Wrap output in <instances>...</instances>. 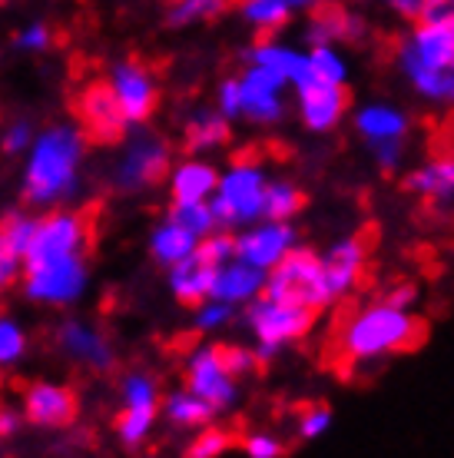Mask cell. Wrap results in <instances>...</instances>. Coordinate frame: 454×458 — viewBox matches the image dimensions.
I'll return each instance as SVG.
<instances>
[{
    "instance_id": "1",
    "label": "cell",
    "mask_w": 454,
    "mask_h": 458,
    "mask_svg": "<svg viewBox=\"0 0 454 458\" xmlns=\"http://www.w3.org/2000/svg\"><path fill=\"white\" fill-rule=\"evenodd\" d=\"M87 157H90V140L83 137V130L73 120L40 126L30 149L23 153V203L40 213L70 207L87 180Z\"/></svg>"
},
{
    "instance_id": "2",
    "label": "cell",
    "mask_w": 454,
    "mask_h": 458,
    "mask_svg": "<svg viewBox=\"0 0 454 458\" xmlns=\"http://www.w3.org/2000/svg\"><path fill=\"white\" fill-rule=\"evenodd\" d=\"M428 326L425 319H415L411 312H395L388 306H368L355 312L341 329V355L352 362H372L398 352H415L425 345Z\"/></svg>"
},
{
    "instance_id": "3",
    "label": "cell",
    "mask_w": 454,
    "mask_h": 458,
    "mask_svg": "<svg viewBox=\"0 0 454 458\" xmlns=\"http://www.w3.org/2000/svg\"><path fill=\"white\" fill-rule=\"evenodd\" d=\"M265 170L256 157H236L219 173L216 193L209 199L219 233L249 229L262 223V193H265Z\"/></svg>"
},
{
    "instance_id": "4",
    "label": "cell",
    "mask_w": 454,
    "mask_h": 458,
    "mask_svg": "<svg viewBox=\"0 0 454 458\" xmlns=\"http://www.w3.org/2000/svg\"><path fill=\"white\" fill-rule=\"evenodd\" d=\"M172 166L170 140L159 137L149 126H133L116 149L114 163H110V186L116 193H147L159 180H166Z\"/></svg>"
},
{
    "instance_id": "5",
    "label": "cell",
    "mask_w": 454,
    "mask_h": 458,
    "mask_svg": "<svg viewBox=\"0 0 454 458\" xmlns=\"http://www.w3.org/2000/svg\"><path fill=\"white\" fill-rule=\"evenodd\" d=\"M262 296L273 299V302H285V306H298V310L308 312L329 310L332 302H335L329 293V283H325L322 256H315L306 246H296L273 273H265Z\"/></svg>"
},
{
    "instance_id": "6",
    "label": "cell",
    "mask_w": 454,
    "mask_h": 458,
    "mask_svg": "<svg viewBox=\"0 0 454 458\" xmlns=\"http://www.w3.org/2000/svg\"><path fill=\"white\" fill-rule=\"evenodd\" d=\"M23 296L37 306L50 310H70L90 289V266L87 256H67V259H46V263H23L21 276Z\"/></svg>"
},
{
    "instance_id": "7",
    "label": "cell",
    "mask_w": 454,
    "mask_h": 458,
    "mask_svg": "<svg viewBox=\"0 0 454 458\" xmlns=\"http://www.w3.org/2000/svg\"><path fill=\"white\" fill-rule=\"evenodd\" d=\"M90 246V219L73 207L50 209L37 216L34 240L23 256V263H46V259H67V256H87Z\"/></svg>"
},
{
    "instance_id": "8",
    "label": "cell",
    "mask_w": 454,
    "mask_h": 458,
    "mask_svg": "<svg viewBox=\"0 0 454 458\" xmlns=\"http://www.w3.org/2000/svg\"><path fill=\"white\" fill-rule=\"evenodd\" d=\"M106 90L110 97L116 100L120 106V114H123L126 126L133 130V126H147V120L156 114L159 106V83L153 77V70L137 57H123V60H114L110 67H106Z\"/></svg>"
},
{
    "instance_id": "9",
    "label": "cell",
    "mask_w": 454,
    "mask_h": 458,
    "mask_svg": "<svg viewBox=\"0 0 454 458\" xmlns=\"http://www.w3.org/2000/svg\"><path fill=\"white\" fill-rule=\"evenodd\" d=\"M242 322H246V329L256 335V345H265V349L282 352L285 345L298 343V339H306V335L312 333L315 312L259 296L256 302H249V306L242 310Z\"/></svg>"
},
{
    "instance_id": "10",
    "label": "cell",
    "mask_w": 454,
    "mask_h": 458,
    "mask_svg": "<svg viewBox=\"0 0 454 458\" xmlns=\"http://www.w3.org/2000/svg\"><path fill=\"white\" fill-rule=\"evenodd\" d=\"M193 395L213 405V412H229L239 402V382L226 376V369L219 362V349L213 343L196 345L193 352L186 355V386Z\"/></svg>"
},
{
    "instance_id": "11",
    "label": "cell",
    "mask_w": 454,
    "mask_h": 458,
    "mask_svg": "<svg viewBox=\"0 0 454 458\" xmlns=\"http://www.w3.org/2000/svg\"><path fill=\"white\" fill-rule=\"evenodd\" d=\"M236 259L259 273H273L289 252L298 246V229L292 223H256L232 233Z\"/></svg>"
},
{
    "instance_id": "12",
    "label": "cell",
    "mask_w": 454,
    "mask_h": 458,
    "mask_svg": "<svg viewBox=\"0 0 454 458\" xmlns=\"http://www.w3.org/2000/svg\"><path fill=\"white\" fill-rule=\"evenodd\" d=\"M398 67L408 73V81L451 70L454 37L448 34V27H425V23H418L398 47Z\"/></svg>"
},
{
    "instance_id": "13",
    "label": "cell",
    "mask_w": 454,
    "mask_h": 458,
    "mask_svg": "<svg viewBox=\"0 0 454 458\" xmlns=\"http://www.w3.org/2000/svg\"><path fill=\"white\" fill-rule=\"evenodd\" d=\"M57 349L67 355L70 362H77L83 369H93V372H106L114 369L116 352L114 343L106 339L100 326H93L90 319L83 316H67V319L57 326Z\"/></svg>"
},
{
    "instance_id": "14",
    "label": "cell",
    "mask_w": 454,
    "mask_h": 458,
    "mask_svg": "<svg viewBox=\"0 0 454 458\" xmlns=\"http://www.w3.org/2000/svg\"><path fill=\"white\" fill-rule=\"evenodd\" d=\"M77 116V126L83 130V137L93 140V143H120L130 133L120 106H116V100L110 97L103 81H93L80 90Z\"/></svg>"
},
{
    "instance_id": "15",
    "label": "cell",
    "mask_w": 454,
    "mask_h": 458,
    "mask_svg": "<svg viewBox=\"0 0 454 458\" xmlns=\"http://www.w3.org/2000/svg\"><path fill=\"white\" fill-rule=\"evenodd\" d=\"M239 81V100H242V116L249 123L259 126H273L285 116V104H282V87L285 77L275 73L269 67H246Z\"/></svg>"
},
{
    "instance_id": "16",
    "label": "cell",
    "mask_w": 454,
    "mask_h": 458,
    "mask_svg": "<svg viewBox=\"0 0 454 458\" xmlns=\"http://www.w3.org/2000/svg\"><path fill=\"white\" fill-rule=\"evenodd\" d=\"M23 422L34 428H67L77 419V395L63 382L40 378L34 386H27L21 399Z\"/></svg>"
},
{
    "instance_id": "17",
    "label": "cell",
    "mask_w": 454,
    "mask_h": 458,
    "mask_svg": "<svg viewBox=\"0 0 454 458\" xmlns=\"http://www.w3.org/2000/svg\"><path fill=\"white\" fill-rule=\"evenodd\" d=\"M298 93V114H302V123L312 130V133H329L341 123V116L352 104V93L349 87H332V83L315 81L306 90Z\"/></svg>"
},
{
    "instance_id": "18",
    "label": "cell",
    "mask_w": 454,
    "mask_h": 458,
    "mask_svg": "<svg viewBox=\"0 0 454 458\" xmlns=\"http://www.w3.org/2000/svg\"><path fill=\"white\" fill-rule=\"evenodd\" d=\"M306 27V40L312 44V50L332 44H358L368 34V23L358 13L345 11V7H312Z\"/></svg>"
},
{
    "instance_id": "19",
    "label": "cell",
    "mask_w": 454,
    "mask_h": 458,
    "mask_svg": "<svg viewBox=\"0 0 454 458\" xmlns=\"http://www.w3.org/2000/svg\"><path fill=\"white\" fill-rule=\"evenodd\" d=\"M216 183L219 170L199 157H186V160L172 163L166 173V190H170L172 203H209L216 193Z\"/></svg>"
},
{
    "instance_id": "20",
    "label": "cell",
    "mask_w": 454,
    "mask_h": 458,
    "mask_svg": "<svg viewBox=\"0 0 454 458\" xmlns=\"http://www.w3.org/2000/svg\"><path fill=\"white\" fill-rule=\"evenodd\" d=\"M262 289H265V273H259V269H252V266L232 259V263H226L223 269H216V273H213L209 299H213V302H223V306H232V310H239V306H249V302H256V299L262 296Z\"/></svg>"
},
{
    "instance_id": "21",
    "label": "cell",
    "mask_w": 454,
    "mask_h": 458,
    "mask_svg": "<svg viewBox=\"0 0 454 458\" xmlns=\"http://www.w3.org/2000/svg\"><path fill=\"white\" fill-rule=\"evenodd\" d=\"M365 242L358 236H349V240H339L325 256H322V269H325V283H329L332 299H341L349 289L362 279L365 269Z\"/></svg>"
},
{
    "instance_id": "22",
    "label": "cell",
    "mask_w": 454,
    "mask_h": 458,
    "mask_svg": "<svg viewBox=\"0 0 454 458\" xmlns=\"http://www.w3.org/2000/svg\"><path fill=\"white\" fill-rule=\"evenodd\" d=\"M405 193L432 199L434 207H454V160H432L401 180Z\"/></svg>"
},
{
    "instance_id": "23",
    "label": "cell",
    "mask_w": 454,
    "mask_h": 458,
    "mask_svg": "<svg viewBox=\"0 0 454 458\" xmlns=\"http://www.w3.org/2000/svg\"><path fill=\"white\" fill-rule=\"evenodd\" d=\"M232 137V130L216 110H193L182 123V143H186V153L189 157H199V153H209V149H223Z\"/></svg>"
},
{
    "instance_id": "24",
    "label": "cell",
    "mask_w": 454,
    "mask_h": 458,
    "mask_svg": "<svg viewBox=\"0 0 454 458\" xmlns=\"http://www.w3.org/2000/svg\"><path fill=\"white\" fill-rule=\"evenodd\" d=\"M159 415L172 425V428H186V432H203L213 425L216 412L213 405H206L199 395H193L189 389H172L159 399Z\"/></svg>"
},
{
    "instance_id": "25",
    "label": "cell",
    "mask_w": 454,
    "mask_h": 458,
    "mask_svg": "<svg viewBox=\"0 0 454 458\" xmlns=\"http://www.w3.org/2000/svg\"><path fill=\"white\" fill-rule=\"evenodd\" d=\"M196 246H199V242H196L186 229H180L176 223H170L166 216L149 229V256H153L159 266H166V269L186 263V259L196 252Z\"/></svg>"
},
{
    "instance_id": "26",
    "label": "cell",
    "mask_w": 454,
    "mask_h": 458,
    "mask_svg": "<svg viewBox=\"0 0 454 458\" xmlns=\"http://www.w3.org/2000/svg\"><path fill=\"white\" fill-rule=\"evenodd\" d=\"M355 126H358V133H362L368 143H388V140H405L411 123L398 106L372 104L355 114Z\"/></svg>"
},
{
    "instance_id": "27",
    "label": "cell",
    "mask_w": 454,
    "mask_h": 458,
    "mask_svg": "<svg viewBox=\"0 0 454 458\" xmlns=\"http://www.w3.org/2000/svg\"><path fill=\"white\" fill-rule=\"evenodd\" d=\"M298 11H312V4H306V0H246L239 7V17L249 27H256L259 34H275Z\"/></svg>"
},
{
    "instance_id": "28",
    "label": "cell",
    "mask_w": 454,
    "mask_h": 458,
    "mask_svg": "<svg viewBox=\"0 0 454 458\" xmlns=\"http://www.w3.org/2000/svg\"><path fill=\"white\" fill-rule=\"evenodd\" d=\"M159 382L143 369H130L120 382V412L130 415H156L159 419Z\"/></svg>"
},
{
    "instance_id": "29",
    "label": "cell",
    "mask_w": 454,
    "mask_h": 458,
    "mask_svg": "<svg viewBox=\"0 0 454 458\" xmlns=\"http://www.w3.org/2000/svg\"><path fill=\"white\" fill-rule=\"evenodd\" d=\"M170 273V293L180 299L182 306H203L209 299V286H213V269H206L199 259H186V263L166 269Z\"/></svg>"
},
{
    "instance_id": "30",
    "label": "cell",
    "mask_w": 454,
    "mask_h": 458,
    "mask_svg": "<svg viewBox=\"0 0 454 458\" xmlns=\"http://www.w3.org/2000/svg\"><path fill=\"white\" fill-rule=\"evenodd\" d=\"M308 196L289 180H273L265 183L262 193V223H292L306 209Z\"/></svg>"
},
{
    "instance_id": "31",
    "label": "cell",
    "mask_w": 454,
    "mask_h": 458,
    "mask_svg": "<svg viewBox=\"0 0 454 458\" xmlns=\"http://www.w3.org/2000/svg\"><path fill=\"white\" fill-rule=\"evenodd\" d=\"M166 219H170V223H176L180 229H186L196 242L206 240V236H213V233H219L209 203H170V213H166Z\"/></svg>"
},
{
    "instance_id": "32",
    "label": "cell",
    "mask_w": 454,
    "mask_h": 458,
    "mask_svg": "<svg viewBox=\"0 0 454 458\" xmlns=\"http://www.w3.org/2000/svg\"><path fill=\"white\" fill-rule=\"evenodd\" d=\"M27 349H30V335L21 326V319L0 312V369L21 366Z\"/></svg>"
},
{
    "instance_id": "33",
    "label": "cell",
    "mask_w": 454,
    "mask_h": 458,
    "mask_svg": "<svg viewBox=\"0 0 454 458\" xmlns=\"http://www.w3.org/2000/svg\"><path fill=\"white\" fill-rule=\"evenodd\" d=\"M219 13H226L223 0H180L166 11V27L182 30V27H193L199 21H213Z\"/></svg>"
},
{
    "instance_id": "34",
    "label": "cell",
    "mask_w": 454,
    "mask_h": 458,
    "mask_svg": "<svg viewBox=\"0 0 454 458\" xmlns=\"http://www.w3.org/2000/svg\"><path fill=\"white\" fill-rule=\"evenodd\" d=\"M34 229H37V213H30V209H11L7 216L0 219V236L11 242L21 256H27V250H30Z\"/></svg>"
},
{
    "instance_id": "35",
    "label": "cell",
    "mask_w": 454,
    "mask_h": 458,
    "mask_svg": "<svg viewBox=\"0 0 454 458\" xmlns=\"http://www.w3.org/2000/svg\"><path fill=\"white\" fill-rule=\"evenodd\" d=\"M193 259H199V263H203L206 269H213V273L223 269L226 263H232V259H236V242H232V233H213V236L199 240Z\"/></svg>"
},
{
    "instance_id": "36",
    "label": "cell",
    "mask_w": 454,
    "mask_h": 458,
    "mask_svg": "<svg viewBox=\"0 0 454 458\" xmlns=\"http://www.w3.org/2000/svg\"><path fill=\"white\" fill-rule=\"evenodd\" d=\"M37 137V126L30 116H13L11 123L0 126V153L4 157H23Z\"/></svg>"
},
{
    "instance_id": "37",
    "label": "cell",
    "mask_w": 454,
    "mask_h": 458,
    "mask_svg": "<svg viewBox=\"0 0 454 458\" xmlns=\"http://www.w3.org/2000/svg\"><path fill=\"white\" fill-rule=\"evenodd\" d=\"M308 64L315 70V77L322 83H332V87H345L349 81V67H345V60H341L339 50H332V47H318L308 54Z\"/></svg>"
},
{
    "instance_id": "38",
    "label": "cell",
    "mask_w": 454,
    "mask_h": 458,
    "mask_svg": "<svg viewBox=\"0 0 454 458\" xmlns=\"http://www.w3.org/2000/svg\"><path fill=\"white\" fill-rule=\"evenodd\" d=\"M232 319H236V310H232V306H223V302H213V299H206L203 306L193 310V329L199 335L223 333Z\"/></svg>"
},
{
    "instance_id": "39",
    "label": "cell",
    "mask_w": 454,
    "mask_h": 458,
    "mask_svg": "<svg viewBox=\"0 0 454 458\" xmlns=\"http://www.w3.org/2000/svg\"><path fill=\"white\" fill-rule=\"evenodd\" d=\"M229 445H232V436L216 428V425H209L203 432H196L193 442L186 445V458H219Z\"/></svg>"
},
{
    "instance_id": "40",
    "label": "cell",
    "mask_w": 454,
    "mask_h": 458,
    "mask_svg": "<svg viewBox=\"0 0 454 458\" xmlns=\"http://www.w3.org/2000/svg\"><path fill=\"white\" fill-rule=\"evenodd\" d=\"M13 47L23 50V54H46L50 47H54V30H50V23L46 21H27L13 34Z\"/></svg>"
},
{
    "instance_id": "41",
    "label": "cell",
    "mask_w": 454,
    "mask_h": 458,
    "mask_svg": "<svg viewBox=\"0 0 454 458\" xmlns=\"http://www.w3.org/2000/svg\"><path fill=\"white\" fill-rule=\"evenodd\" d=\"M219 349V362H223V369H226L229 378H246L252 376L256 369H259V362H256V352L252 349H246V345H216Z\"/></svg>"
},
{
    "instance_id": "42",
    "label": "cell",
    "mask_w": 454,
    "mask_h": 458,
    "mask_svg": "<svg viewBox=\"0 0 454 458\" xmlns=\"http://www.w3.org/2000/svg\"><path fill=\"white\" fill-rule=\"evenodd\" d=\"M21 276H23V256L0 236V293H7L11 286H17Z\"/></svg>"
},
{
    "instance_id": "43",
    "label": "cell",
    "mask_w": 454,
    "mask_h": 458,
    "mask_svg": "<svg viewBox=\"0 0 454 458\" xmlns=\"http://www.w3.org/2000/svg\"><path fill=\"white\" fill-rule=\"evenodd\" d=\"M216 114L223 116L226 123H232V120L242 116V100H239V81L236 77H226V81L216 87Z\"/></svg>"
},
{
    "instance_id": "44",
    "label": "cell",
    "mask_w": 454,
    "mask_h": 458,
    "mask_svg": "<svg viewBox=\"0 0 454 458\" xmlns=\"http://www.w3.org/2000/svg\"><path fill=\"white\" fill-rule=\"evenodd\" d=\"M332 425V409L329 405H315V409H308L302 419H298V438L302 442H312V438L325 436Z\"/></svg>"
},
{
    "instance_id": "45",
    "label": "cell",
    "mask_w": 454,
    "mask_h": 458,
    "mask_svg": "<svg viewBox=\"0 0 454 458\" xmlns=\"http://www.w3.org/2000/svg\"><path fill=\"white\" fill-rule=\"evenodd\" d=\"M372 157H375L378 170L391 176V173L398 170L401 157H405V143H401V140H388V143H372Z\"/></svg>"
},
{
    "instance_id": "46",
    "label": "cell",
    "mask_w": 454,
    "mask_h": 458,
    "mask_svg": "<svg viewBox=\"0 0 454 458\" xmlns=\"http://www.w3.org/2000/svg\"><path fill=\"white\" fill-rule=\"evenodd\" d=\"M415 302H418V286H415V283H398V286L388 289L385 299H382V306H388V310H395V312H408Z\"/></svg>"
},
{
    "instance_id": "47",
    "label": "cell",
    "mask_w": 454,
    "mask_h": 458,
    "mask_svg": "<svg viewBox=\"0 0 454 458\" xmlns=\"http://www.w3.org/2000/svg\"><path fill=\"white\" fill-rule=\"evenodd\" d=\"M242 445H246V455L249 458H282L285 455L282 442H279L275 436H262V432L259 436H249Z\"/></svg>"
},
{
    "instance_id": "48",
    "label": "cell",
    "mask_w": 454,
    "mask_h": 458,
    "mask_svg": "<svg viewBox=\"0 0 454 458\" xmlns=\"http://www.w3.org/2000/svg\"><path fill=\"white\" fill-rule=\"evenodd\" d=\"M23 412L21 405H0V442H11L23 432Z\"/></svg>"
},
{
    "instance_id": "49",
    "label": "cell",
    "mask_w": 454,
    "mask_h": 458,
    "mask_svg": "<svg viewBox=\"0 0 454 458\" xmlns=\"http://www.w3.org/2000/svg\"><path fill=\"white\" fill-rule=\"evenodd\" d=\"M421 4H425V0H395V4H391V11H395L398 17H405V21H418Z\"/></svg>"
},
{
    "instance_id": "50",
    "label": "cell",
    "mask_w": 454,
    "mask_h": 458,
    "mask_svg": "<svg viewBox=\"0 0 454 458\" xmlns=\"http://www.w3.org/2000/svg\"><path fill=\"white\" fill-rule=\"evenodd\" d=\"M444 27H448V34H451V37H454V13H451V21L444 23Z\"/></svg>"
},
{
    "instance_id": "51",
    "label": "cell",
    "mask_w": 454,
    "mask_h": 458,
    "mask_svg": "<svg viewBox=\"0 0 454 458\" xmlns=\"http://www.w3.org/2000/svg\"><path fill=\"white\" fill-rule=\"evenodd\" d=\"M451 77H454V67H451Z\"/></svg>"
}]
</instances>
